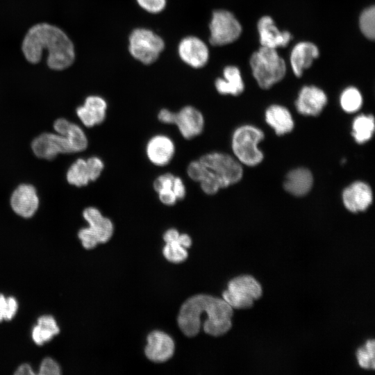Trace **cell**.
<instances>
[{
    "instance_id": "cell-1",
    "label": "cell",
    "mask_w": 375,
    "mask_h": 375,
    "mask_svg": "<svg viewBox=\"0 0 375 375\" xmlns=\"http://www.w3.org/2000/svg\"><path fill=\"white\" fill-rule=\"evenodd\" d=\"M22 49L26 59L31 63H38L43 50H47V65L56 70L69 67L75 58L73 43L65 33L47 23L34 25L28 30Z\"/></svg>"
},
{
    "instance_id": "cell-2",
    "label": "cell",
    "mask_w": 375,
    "mask_h": 375,
    "mask_svg": "<svg viewBox=\"0 0 375 375\" xmlns=\"http://www.w3.org/2000/svg\"><path fill=\"white\" fill-rule=\"evenodd\" d=\"M188 176L199 182L207 194H215L221 188L238 183L242 177L240 162L228 154L212 152L192 161L187 167Z\"/></svg>"
},
{
    "instance_id": "cell-3",
    "label": "cell",
    "mask_w": 375,
    "mask_h": 375,
    "mask_svg": "<svg viewBox=\"0 0 375 375\" xmlns=\"http://www.w3.org/2000/svg\"><path fill=\"white\" fill-rule=\"evenodd\" d=\"M190 299L208 316L203 324L206 333L219 336L231 329L233 308L224 299L203 294L192 296Z\"/></svg>"
},
{
    "instance_id": "cell-4",
    "label": "cell",
    "mask_w": 375,
    "mask_h": 375,
    "mask_svg": "<svg viewBox=\"0 0 375 375\" xmlns=\"http://www.w3.org/2000/svg\"><path fill=\"white\" fill-rule=\"evenodd\" d=\"M253 75L262 89H269L279 82L286 72L284 60L276 49L261 47L250 58Z\"/></svg>"
},
{
    "instance_id": "cell-5",
    "label": "cell",
    "mask_w": 375,
    "mask_h": 375,
    "mask_svg": "<svg viewBox=\"0 0 375 375\" xmlns=\"http://www.w3.org/2000/svg\"><path fill=\"white\" fill-rule=\"evenodd\" d=\"M264 138L261 130L251 125L238 128L232 138V149L237 160L244 165L255 166L263 159V154L258 147Z\"/></svg>"
},
{
    "instance_id": "cell-6",
    "label": "cell",
    "mask_w": 375,
    "mask_h": 375,
    "mask_svg": "<svg viewBox=\"0 0 375 375\" xmlns=\"http://www.w3.org/2000/svg\"><path fill=\"white\" fill-rule=\"evenodd\" d=\"M262 294L261 285L254 277L241 275L229 281L222 299L233 308L244 309L251 308Z\"/></svg>"
},
{
    "instance_id": "cell-7",
    "label": "cell",
    "mask_w": 375,
    "mask_h": 375,
    "mask_svg": "<svg viewBox=\"0 0 375 375\" xmlns=\"http://www.w3.org/2000/svg\"><path fill=\"white\" fill-rule=\"evenodd\" d=\"M128 50L131 55L145 65L154 62L165 48L164 40L152 31L138 28L129 35Z\"/></svg>"
},
{
    "instance_id": "cell-8",
    "label": "cell",
    "mask_w": 375,
    "mask_h": 375,
    "mask_svg": "<svg viewBox=\"0 0 375 375\" xmlns=\"http://www.w3.org/2000/svg\"><path fill=\"white\" fill-rule=\"evenodd\" d=\"M83 216L88 222L89 227L81 228L78 236L85 249H93L98 244L105 243L111 238L114 231L112 222L103 217L97 208H85Z\"/></svg>"
},
{
    "instance_id": "cell-9",
    "label": "cell",
    "mask_w": 375,
    "mask_h": 375,
    "mask_svg": "<svg viewBox=\"0 0 375 375\" xmlns=\"http://www.w3.org/2000/svg\"><path fill=\"white\" fill-rule=\"evenodd\" d=\"M158 118L162 123L176 124L185 139H192L200 135L204 126L202 113L191 106H185L177 112L163 108L158 112Z\"/></svg>"
},
{
    "instance_id": "cell-10",
    "label": "cell",
    "mask_w": 375,
    "mask_h": 375,
    "mask_svg": "<svg viewBox=\"0 0 375 375\" xmlns=\"http://www.w3.org/2000/svg\"><path fill=\"white\" fill-rule=\"evenodd\" d=\"M210 43L222 46L235 41L242 33L240 22L231 12L217 10L212 12L209 24Z\"/></svg>"
},
{
    "instance_id": "cell-11",
    "label": "cell",
    "mask_w": 375,
    "mask_h": 375,
    "mask_svg": "<svg viewBox=\"0 0 375 375\" xmlns=\"http://www.w3.org/2000/svg\"><path fill=\"white\" fill-rule=\"evenodd\" d=\"M31 147L36 156L47 160L53 159L60 153H74L68 138L60 134L42 133L33 140Z\"/></svg>"
},
{
    "instance_id": "cell-12",
    "label": "cell",
    "mask_w": 375,
    "mask_h": 375,
    "mask_svg": "<svg viewBox=\"0 0 375 375\" xmlns=\"http://www.w3.org/2000/svg\"><path fill=\"white\" fill-rule=\"evenodd\" d=\"M103 167V161L98 157H90L88 160L79 158L68 169L67 180L77 187L86 185L99 177Z\"/></svg>"
},
{
    "instance_id": "cell-13",
    "label": "cell",
    "mask_w": 375,
    "mask_h": 375,
    "mask_svg": "<svg viewBox=\"0 0 375 375\" xmlns=\"http://www.w3.org/2000/svg\"><path fill=\"white\" fill-rule=\"evenodd\" d=\"M181 59L194 68L203 67L208 61L209 50L204 42L195 36H188L178 46Z\"/></svg>"
},
{
    "instance_id": "cell-14",
    "label": "cell",
    "mask_w": 375,
    "mask_h": 375,
    "mask_svg": "<svg viewBox=\"0 0 375 375\" xmlns=\"http://www.w3.org/2000/svg\"><path fill=\"white\" fill-rule=\"evenodd\" d=\"M147 345L144 353L147 358L154 362H163L169 360L174 352V342L165 333L154 331L147 336Z\"/></svg>"
},
{
    "instance_id": "cell-15",
    "label": "cell",
    "mask_w": 375,
    "mask_h": 375,
    "mask_svg": "<svg viewBox=\"0 0 375 375\" xmlns=\"http://www.w3.org/2000/svg\"><path fill=\"white\" fill-rule=\"evenodd\" d=\"M38 205L39 199L35 188L31 185H19L11 195L10 206L14 212L22 217H32Z\"/></svg>"
},
{
    "instance_id": "cell-16",
    "label": "cell",
    "mask_w": 375,
    "mask_h": 375,
    "mask_svg": "<svg viewBox=\"0 0 375 375\" xmlns=\"http://www.w3.org/2000/svg\"><path fill=\"white\" fill-rule=\"evenodd\" d=\"M342 200L348 210L352 212L364 211L372 202V191L367 183L356 181L344 190Z\"/></svg>"
},
{
    "instance_id": "cell-17",
    "label": "cell",
    "mask_w": 375,
    "mask_h": 375,
    "mask_svg": "<svg viewBox=\"0 0 375 375\" xmlns=\"http://www.w3.org/2000/svg\"><path fill=\"white\" fill-rule=\"evenodd\" d=\"M163 239L166 242L163 248L165 258L171 262L179 263L188 258L186 248L192 244V240L187 234H179L175 228L167 230Z\"/></svg>"
},
{
    "instance_id": "cell-18",
    "label": "cell",
    "mask_w": 375,
    "mask_h": 375,
    "mask_svg": "<svg viewBox=\"0 0 375 375\" xmlns=\"http://www.w3.org/2000/svg\"><path fill=\"white\" fill-rule=\"evenodd\" d=\"M327 102L326 94L321 89L311 85L303 87L296 101L297 111L301 115H318Z\"/></svg>"
},
{
    "instance_id": "cell-19",
    "label": "cell",
    "mask_w": 375,
    "mask_h": 375,
    "mask_svg": "<svg viewBox=\"0 0 375 375\" xmlns=\"http://www.w3.org/2000/svg\"><path fill=\"white\" fill-rule=\"evenodd\" d=\"M175 153L172 140L165 135L153 136L146 146V154L151 163L157 166L167 165Z\"/></svg>"
},
{
    "instance_id": "cell-20",
    "label": "cell",
    "mask_w": 375,
    "mask_h": 375,
    "mask_svg": "<svg viewBox=\"0 0 375 375\" xmlns=\"http://www.w3.org/2000/svg\"><path fill=\"white\" fill-rule=\"evenodd\" d=\"M260 42L262 47L276 49L285 47L292 39L288 31L281 32L269 16H264L258 23Z\"/></svg>"
},
{
    "instance_id": "cell-21",
    "label": "cell",
    "mask_w": 375,
    "mask_h": 375,
    "mask_svg": "<svg viewBox=\"0 0 375 375\" xmlns=\"http://www.w3.org/2000/svg\"><path fill=\"white\" fill-rule=\"evenodd\" d=\"M106 101L99 96L88 97L84 104L76 109V114L87 127L101 124L106 118Z\"/></svg>"
},
{
    "instance_id": "cell-22",
    "label": "cell",
    "mask_w": 375,
    "mask_h": 375,
    "mask_svg": "<svg viewBox=\"0 0 375 375\" xmlns=\"http://www.w3.org/2000/svg\"><path fill=\"white\" fill-rule=\"evenodd\" d=\"M317 47L310 42L297 44L290 54V64L296 76L300 77L303 71L310 67L314 59L319 56Z\"/></svg>"
},
{
    "instance_id": "cell-23",
    "label": "cell",
    "mask_w": 375,
    "mask_h": 375,
    "mask_svg": "<svg viewBox=\"0 0 375 375\" xmlns=\"http://www.w3.org/2000/svg\"><path fill=\"white\" fill-rule=\"evenodd\" d=\"M312 183L313 178L310 170L301 167L292 169L287 174L283 186L291 194L301 197L309 192Z\"/></svg>"
},
{
    "instance_id": "cell-24",
    "label": "cell",
    "mask_w": 375,
    "mask_h": 375,
    "mask_svg": "<svg viewBox=\"0 0 375 375\" xmlns=\"http://www.w3.org/2000/svg\"><path fill=\"white\" fill-rule=\"evenodd\" d=\"M267 123L272 126L277 135H281L290 132L294 122L289 110L281 106L273 105L265 112Z\"/></svg>"
},
{
    "instance_id": "cell-25",
    "label": "cell",
    "mask_w": 375,
    "mask_h": 375,
    "mask_svg": "<svg viewBox=\"0 0 375 375\" xmlns=\"http://www.w3.org/2000/svg\"><path fill=\"white\" fill-rule=\"evenodd\" d=\"M224 78H219L215 85L217 92L222 94L237 96L244 90V83L239 69L235 66H227L223 71Z\"/></svg>"
},
{
    "instance_id": "cell-26",
    "label": "cell",
    "mask_w": 375,
    "mask_h": 375,
    "mask_svg": "<svg viewBox=\"0 0 375 375\" xmlns=\"http://www.w3.org/2000/svg\"><path fill=\"white\" fill-rule=\"evenodd\" d=\"M55 131L69 140L74 153L85 150L88 146V140L83 131L76 124L65 119H58L53 124Z\"/></svg>"
},
{
    "instance_id": "cell-27",
    "label": "cell",
    "mask_w": 375,
    "mask_h": 375,
    "mask_svg": "<svg viewBox=\"0 0 375 375\" xmlns=\"http://www.w3.org/2000/svg\"><path fill=\"white\" fill-rule=\"evenodd\" d=\"M59 328L51 315H43L38 318V324L32 331V338L38 345H42L59 333Z\"/></svg>"
},
{
    "instance_id": "cell-28",
    "label": "cell",
    "mask_w": 375,
    "mask_h": 375,
    "mask_svg": "<svg viewBox=\"0 0 375 375\" xmlns=\"http://www.w3.org/2000/svg\"><path fill=\"white\" fill-rule=\"evenodd\" d=\"M374 127V119L372 115H360L353 120L352 135L358 143H365L372 137Z\"/></svg>"
},
{
    "instance_id": "cell-29",
    "label": "cell",
    "mask_w": 375,
    "mask_h": 375,
    "mask_svg": "<svg viewBox=\"0 0 375 375\" xmlns=\"http://www.w3.org/2000/svg\"><path fill=\"white\" fill-rule=\"evenodd\" d=\"M362 103V95L358 89L349 87L340 96V105L347 112H354L360 109Z\"/></svg>"
},
{
    "instance_id": "cell-30",
    "label": "cell",
    "mask_w": 375,
    "mask_h": 375,
    "mask_svg": "<svg viewBox=\"0 0 375 375\" xmlns=\"http://www.w3.org/2000/svg\"><path fill=\"white\" fill-rule=\"evenodd\" d=\"M356 356L360 367L364 369H374L375 367L374 340H367L364 347L358 349Z\"/></svg>"
},
{
    "instance_id": "cell-31",
    "label": "cell",
    "mask_w": 375,
    "mask_h": 375,
    "mask_svg": "<svg viewBox=\"0 0 375 375\" xmlns=\"http://www.w3.org/2000/svg\"><path fill=\"white\" fill-rule=\"evenodd\" d=\"M360 28L363 35L369 39L375 37V8L370 6L362 11L360 16Z\"/></svg>"
},
{
    "instance_id": "cell-32",
    "label": "cell",
    "mask_w": 375,
    "mask_h": 375,
    "mask_svg": "<svg viewBox=\"0 0 375 375\" xmlns=\"http://www.w3.org/2000/svg\"><path fill=\"white\" fill-rule=\"evenodd\" d=\"M18 305L16 299L12 297L6 298L0 294V322L10 320L17 310Z\"/></svg>"
},
{
    "instance_id": "cell-33",
    "label": "cell",
    "mask_w": 375,
    "mask_h": 375,
    "mask_svg": "<svg viewBox=\"0 0 375 375\" xmlns=\"http://www.w3.org/2000/svg\"><path fill=\"white\" fill-rule=\"evenodd\" d=\"M138 5L144 10L150 13H158L166 6V0H136Z\"/></svg>"
},
{
    "instance_id": "cell-34",
    "label": "cell",
    "mask_w": 375,
    "mask_h": 375,
    "mask_svg": "<svg viewBox=\"0 0 375 375\" xmlns=\"http://www.w3.org/2000/svg\"><path fill=\"white\" fill-rule=\"evenodd\" d=\"M174 177L175 176L170 173H165L158 176L153 183L155 191L158 193L162 190L172 189Z\"/></svg>"
},
{
    "instance_id": "cell-35",
    "label": "cell",
    "mask_w": 375,
    "mask_h": 375,
    "mask_svg": "<svg viewBox=\"0 0 375 375\" xmlns=\"http://www.w3.org/2000/svg\"><path fill=\"white\" fill-rule=\"evenodd\" d=\"M60 374V368L58 364L52 358H44L40 367L39 374L40 375H58Z\"/></svg>"
},
{
    "instance_id": "cell-36",
    "label": "cell",
    "mask_w": 375,
    "mask_h": 375,
    "mask_svg": "<svg viewBox=\"0 0 375 375\" xmlns=\"http://www.w3.org/2000/svg\"><path fill=\"white\" fill-rule=\"evenodd\" d=\"M158 194L160 201L165 205L172 206L178 201L172 189L162 190Z\"/></svg>"
},
{
    "instance_id": "cell-37",
    "label": "cell",
    "mask_w": 375,
    "mask_h": 375,
    "mask_svg": "<svg viewBox=\"0 0 375 375\" xmlns=\"http://www.w3.org/2000/svg\"><path fill=\"white\" fill-rule=\"evenodd\" d=\"M172 189L178 200L184 199L186 194V189L181 178L178 176L174 177Z\"/></svg>"
},
{
    "instance_id": "cell-38",
    "label": "cell",
    "mask_w": 375,
    "mask_h": 375,
    "mask_svg": "<svg viewBox=\"0 0 375 375\" xmlns=\"http://www.w3.org/2000/svg\"><path fill=\"white\" fill-rule=\"evenodd\" d=\"M15 374H35L31 366L28 364H23L20 365L17 371L15 372Z\"/></svg>"
}]
</instances>
